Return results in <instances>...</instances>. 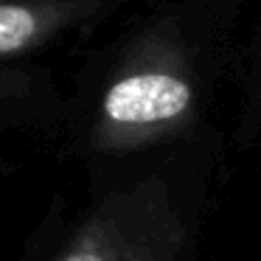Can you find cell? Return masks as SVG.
<instances>
[{
    "label": "cell",
    "mask_w": 261,
    "mask_h": 261,
    "mask_svg": "<svg viewBox=\"0 0 261 261\" xmlns=\"http://www.w3.org/2000/svg\"><path fill=\"white\" fill-rule=\"evenodd\" d=\"M132 0H0V68L90 37Z\"/></svg>",
    "instance_id": "obj_3"
},
{
    "label": "cell",
    "mask_w": 261,
    "mask_h": 261,
    "mask_svg": "<svg viewBox=\"0 0 261 261\" xmlns=\"http://www.w3.org/2000/svg\"><path fill=\"white\" fill-rule=\"evenodd\" d=\"M225 31L191 0H143L82 73L76 113L87 146L124 154L194 129L208 98L211 51Z\"/></svg>",
    "instance_id": "obj_1"
},
{
    "label": "cell",
    "mask_w": 261,
    "mask_h": 261,
    "mask_svg": "<svg viewBox=\"0 0 261 261\" xmlns=\"http://www.w3.org/2000/svg\"><path fill=\"white\" fill-rule=\"evenodd\" d=\"M191 3H197L202 12H208L222 29H230L250 0H191Z\"/></svg>",
    "instance_id": "obj_4"
},
{
    "label": "cell",
    "mask_w": 261,
    "mask_h": 261,
    "mask_svg": "<svg viewBox=\"0 0 261 261\" xmlns=\"http://www.w3.org/2000/svg\"><path fill=\"white\" fill-rule=\"evenodd\" d=\"M182 225L149 188L90 214L51 261H180Z\"/></svg>",
    "instance_id": "obj_2"
},
{
    "label": "cell",
    "mask_w": 261,
    "mask_h": 261,
    "mask_svg": "<svg viewBox=\"0 0 261 261\" xmlns=\"http://www.w3.org/2000/svg\"><path fill=\"white\" fill-rule=\"evenodd\" d=\"M255 29H253V42H250V85H253L255 107L261 113V0H255Z\"/></svg>",
    "instance_id": "obj_5"
}]
</instances>
